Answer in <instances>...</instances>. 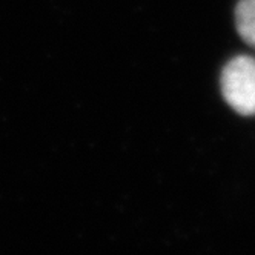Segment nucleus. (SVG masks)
I'll return each instance as SVG.
<instances>
[{
	"label": "nucleus",
	"mask_w": 255,
	"mask_h": 255,
	"mask_svg": "<svg viewBox=\"0 0 255 255\" xmlns=\"http://www.w3.org/2000/svg\"><path fill=\"white\" fill-rule=\"evenodd\" d=\"M235 20L242 39L255 48V0H242L235 11Z\"/></svg>",
	"instance_id": "nucleus-2"
},
{
	"label": "nucleus",
	"mask_w": 255,
	"mask_h": 255,
	"mask_svg": "<svg viewBox=\"0 0 255 255\" xmlns=\"http://www.w3.org/2000/svg\"><path fill=\"white\" fill-rule=\"evenodd\" d=\"M225 102L242 116H255V59L239 56L222 72Z\"/></svg>",
	"instance_id": "nucleus-1"
}]
</instances>
